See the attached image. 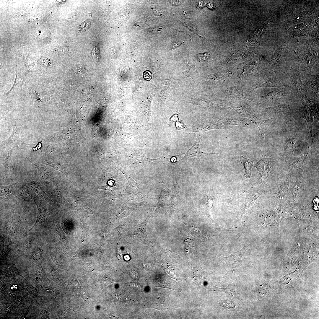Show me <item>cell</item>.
I'll return each mask as SVG.
<instances>
[{
  "mask_svg": "<svg viewBox=\"0 0 319 319\" xmlns=\"http://www.w3.org/2000/svg\"><path fill=\"white\" fill-rule=\"evenodd\" d=\"M249 247L245 245L240 250L233 253L227 257L222 256V258L226 263L230 272H236L239 267L242 258Z\"/></svg>",
  "mask_w": 319,
  "mask_h": 319,
  "instance_id": "obj_1",
  "label": "cell"
},
{
  "mask_svg": "<svg viewBox=\"0 0 319 319\" xmlns=\"http://www.w3.org/2000/svg\"><path fill=\"white\" fill-rule=\"evenodd\" d=\"M21 128L19 125H15L13 127L11 134L4 143L6 147L14 149L25 148L31 145L26 144L21 140L19 135Z\"/></svg>",
  "mask_w": 319,
  "mask_h": 319,
  "instance_id": "obj_2",
  "label": "cell"
},
{
  "mask_svg": "<svg viewBox=\"0 0 319 319\" xmlns=\"http://www.w3.org/2000/svg\"><path fill=\"white\" fill-rule=\"evenodd\" d=\"M255 199V197L247 191L244 192L238 196L239 213L241 216L242 222V217L245 210L253 204Z\"/></svg>",
  "mask_w": 319,
  "mask_h": 319,
  "instance_id": "obj_3",
  "label": "cell"
},
{
  "mask_svg": "<svg viewBox=\"0 0 319 319\" xmlns=\"http://www.w3.org/2000/svg\"><path fill=\"white\" fill-rule=\"evenodd\" d=\"M222 127L217 122L212 121H206L201 122L195 126L190 128L188 130L189 132H204L208 130L221 129Z\"/></svg>",
  "mask_w": 319,
  "mask_h": 319,
  "instance_id": "obj_4",
  "label": "cell"
},
{
  "mask_svg": "<svg viewBox=\"0 0 319 319\" xmlns=\"http://www.w3.org/2000/svg\"><path fill=\"white\" fill-rule=\"evenodd\" d=\"M200 136L198 135L193 145L186 153L183 159H189L194 157L198 158L202 155L206 154H218L217 153L205 152L201 151L200 148Z\"/></svg>",
  "mask_w": 319,
  "mask_h": 319,
  "instance_id": "obj_5",
  "label": "cell"
},
{
  "mask_svg": "<svg viewBox=\"0 0 319 319\" xmlns=\"http://www.w3.org/2000/svg\"><path fill=\"white\" fill-rule=\"evenodd\" d=\"M14 149L12 148H10L8 151L3 160V164L5 167L6 172L11 175H13L15 172L12 162V154Z\"/></svg>",
  "mask_w": 319,
  "mask_h": 319,
  "instance_id": "obj_6",
  "label": "cell"
},
{
  "mask_svg": "<svg viewBox=\"0 0 319 319\" xmlns=\"http://www.w3.org/2000/svg\"><path fill=\"white\" fill-rule=\"evenodd\" d=\"M16 183L9 185L1 186L0 196L6 198L14 195L16 194Z\"/></svg>",
  "mask_w": 319,
  "mask_h": 319,
  "instance_id": "obj_7",
  "label": "cell"
},
{
  "mask_svg": "<svg viewBox=\"0 0 319 319\" xmlns=\"http://www.w3.org/2000/svg\"><path fill=\"white\" fill-rule=\"evenodd\" d=\"M240 160L242 164L243 165L245 170L244 176L247 178H250L252 177L251 170L253 165V162L250 160L245 158L242 155H240Z\"/></svg>",
  "mask_w": 319,
  "mask_h": 319,
  "instance_id": "obj_8",
  "label": "cell"
},
{
  "mask_svg": "<svg viewBox=\"0 0 319 319\" xmlns=\"http://www.w3.org/2000/svg\"><path fill=\"white\" fill-rule=\"evenodd\" d=\"M236 283V280H235L232 283L229 284L225 288L216 287L217 290L218 291L226 293L237 298L240 297L239 293L236 290L235 286Z\"/></svg>",
  "mask_w": 319,
  "mask_h": 319,
  "instance_id": "obj_9",
  "label": "cell"
},
{
  "mask_svg": "<svg viewBox=\"0 0 319 319\" xmlns=\"http://www.w3.org/2000/svg\"><path fill=\"white\" fill-rule=\"evenodd\" d=\"M187 102L191 103L195 105L201 106H205L208 105H215L216 104L213 103L203 97H195L188 100L186 101Z\"/></svg>",
  "mask_w": 319,
  "mask_h": 319,
  "instance_id": "obj_10",
  "label": "cell"
},
{
  "mask_svg": "<svg viewBox=\"0 0 319 319\" xmlns=\"http://www.w3.org/2000/svg\"><path fill=\"white\" fill-rule=\"evenodd\" d=\"M273 121L272 118L267 120H263L256 122L255 123L258 127L261 133L262 137L264 138L265 136L267 129L269 125Z\"/></svg>",
  "mask_w": 319,
  "mask_h": 319,
  "instance_id": "obj_11",
  "label": "cell"
},
{
  "mask_svg": "<svg viewBox=\"0 0 319 319\" xmlns=\"http://www.w3.org/2000/svg\"><path fill=\"white\" fill-rule=\"evenodd\" d=\"M280 85L279 81L275 79H270L266 81L259 82L254 86L253 88H257L263 86L278 87Z\"/></svg>",
  "mask_w": 319,
  "mask_h": 319,
  "instance_id": "obj_12",
  "label": "cell"
},
{
  "mask_svg": "<svg viewBox=\"0 0 319 319\" xmlns=\"http://www.w3.org/2000/svg\"><path fill=\"white\" fill-rule=\"evenodd\" d=\"M241 120H239L237 119H227L225 120H223L222 122V123L224 124L230 125H236L239 126H247L249 125L248 123L245 121H243V120L241 121Z\"/></svg>",
  "mask_w": 319,
  "mask_h": 319,
  "instance_id": "obj_13",
  "label": "cell"
},
{
  "mask_svg": "<svg viewBox=\"0 0 319 319\" xmlns=\"http://www.w3.org/2000/svg\"><path fill=\"white\" fill-rule=\"evenodd\" d=\"M289 108V107L288 105L284 104L269 108H267L266 110L267 112H271L274 113L284 111Z\"/></svg>",
  "mask_w": 319,
  "mask_h": 319,
  "instance_id": "obj_14",
  "label": "cell"
},
{
  "mask_svg": "<svg viewBox=\"0 0 319 319\" xmlns=\"http://www.w3.org/2000/svg\"><path fill=\"white\" fill-rule=\"evenodd\" d=\"M184 67L187 76H191L194 74L195 68L188 60H185Z\"/></svg>",
  "mask_w": 319,
  "mask_h": 319,
  "instance_id": "obj_15",
  "label": "cell"
},
{
  "mask_svg": "<svg viewBox=\"0 0 319 319\" xmlns=\"http://www.w3.org/2000/svg\"><path fill=\"white\" fill-rule=\"evenodd\" d=\"M29 160L36 167V168L37 169L38 171V172L40 176L41 179L43 180L46 181L47 179V171L46 169L44 167L39 166L33 163L29 159Z\"/></svg>",
  "mask_w": 319,
  "mask_h": 319,
  "instance_id": "obj_16",
  "label": "cell"
},
{
  "mask_svg": "<svg viewBox=\"0 0 319 319\" xmlns=\"http://www.w3.org/2000/svg\"><path fill=\"white\" fill-rule=\"evenodd\" d=\"M91 25V22L89 20H86L78 26L77 30L79 32H84L89 28Z\"/></svg>",
  "mask_w": 319,
  "mask_h": 319,
  "instance_id": "obj_17",
  "label": "cell"
},
{
  "mask_svg": "<svg viewBox=\"0 0 319 319\" xmlns=\"http://www.w3.org/2000/svg\"><path fill=\"white\" fill-rule=\"evenodd\" d=\"M31 187L35 191V192L38 194L39 196L40 197H42L44 198H46V195L44 193V192L43 191L42 189L40 188V187L37 185H36L35 184H31Z\"/></svg>",
  "mask_w": 319,
  "mask_h": 319,
  "instance_id": "obj_18",
  "label": "cell"
},
{
  "mask_svg": "<svg viewBox=\"0 0 319 319\" xmlns=\"http://www.w3.org/2000/svg\"><path fill=\"white\" fill-rule=\"evenodd\" d=\"M92 55L93 58L97 61L100 60V51L98 44L92 52Z\"/></svg>",
  "mask_w": 319,
  "mask_h": 319,
  "instance_id": "obj_19",
  "label": "cell"
},
{
  "mask_svg": "<svg viewBox=\"0 0 319 319\" xmlns=\"http://www.w3.org/2000/svg\"><path fill=\"white\" fill-rule=\"evenodd\" d=\"M209 56V54L208 52L200 53L196 55L197 59L200 62H203L207 60Z\"/></svg>",
  "mask_w": 319,
  "mask_h": 319,
  "instance_id": "obj_20",
  "label": "cell"
},
{
  "mask_svg": "<svg viewBox=\"0 0 319 319\" xmlns=\"http://www.w3.org/2000/svg\"><path fill=\"white\" fill-rule=\"evenodd\" d=\"M308 115H307L305 113V114H306V115H305V116H306V120H307V121L308 123V124L309 125V128L310 132H311V134L312 137V121H313L312 114V113H311V111H308Z\"/></svg>",
  "mask_w": 319,
  "mask_h": 319,
  "instance_id": "obj_21",
  "label": "cell"
},
{
  "mask_svg": "<svg viewBox=\"0 0 319 319\" xmlns=\"http://www.w3.org/2000/svg\"><path fill=\"white\" fill-rule=\"evenodd\" d=\"M180 117V114L179 113H177L172 115L169 119L168 124L170 127H171L173 123L177 122L179 120Z\"/></svg>",
  "mask_w": 319,
  "mask_h": 319,
  "instance_id": "obj_22",
  "label": "cell"
},
{
  "mask_svg": "<svg viewBox=\"0 0 319 319\" xmlns=\"http://www.w3.org/2000/svg\"><path fill=\"white\" fill-rule=\"evenodd\" d=\"M175 125L176 128L178 130H180L186 127V126L184 123L183 121L180 122H176L175 123Z\"/></svg>",
  "mask_w": 319,
  "mask_h": 319,
  "instance_id": "obj_23",
  "label": "cell"
},
{
  "mask_svg": "<svg viewBox=\"0 0 319 319\" xmlns=\"http://www.w3.org/2000/svg\"><path fill=\"white\" fill-rule=\"evenodd\" d=\"M48 313L45 310H42L40 313L39 316L41 319H47L48 318Z\"/></svg>",
  "mask_w": 319,
  "mask_h": 319,
  "instance_id": "obj_24",
  "label": "cell"
},
{
  "mask_svg": "<svg viewBox=\"0 0 319 319\" xmlns=\"http://www.w3.org/2000/svg\"><path fill=\"white\" fill-rule=\"evenodd\" d=\"M280 95V93L277 91H274L267 95V97L272 98L271 99H274L276 98V97H277L279 96Z\"/></svg>",
  "mask_w": 319,
  "mask_h": 319,
  "instance_id": "obj_25",
  "label": "cell"
},
{
  "mask_svg": "<svg viewBox=\"0 0 319 319\" xmlns=\"http://www.w3.org/2000/svg\"><path fill=\"white\" fill-rule=\"evenodd\" d=\"M41 252L40 251H36L34 253V257L35 258H40L41 256Z\"/></svg>",
  "mask_w": 319,
  "mask_h": 319,
  "instance_id": "obj_26",
  "label": "cell"
},
{
  "mask_svg": "<svg viewBox=\"0 0 319 319\" xmlns=\"http://www.w3.org/2000/svg\"><path fill=\"white\" fill-rule=\"evenodd\" d=\"M204 2L201 1V4H200V1H199L197 3V7H198V8L204 6Z\"/></svg>",
  "mask_w": 319,
  "mask_h": 319,
  "instance_id": "obj_27",
  "label": "cell"
},
{
  "mask_svg": "<svg viewBox=\"0 0 319 319\" xmlns=\"http://www.w3.org/2000/svg\"><path fill=\"white\" fill-rule=\"evenodd\" d=\"M171 2L172 4L175 5H179L180 4V1H172Z\"/></svg>",
  "mask_w": 319,
  "mask_h": 319,
  "instance_id": "obj_28",
  "label": "cell"
}]
</instances>
